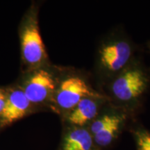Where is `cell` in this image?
<instances>
[{
  "label": "cell",
  "mask_w": 150,
  "mask_h": 150,
  "mask_svg": "<svg viewBox=\"0 0 150 150\" xmlns=\"http://www.w3.org/2000/svg\"><path fill=\"white\" fill-rule=\"evenodd\" d=\"M21 50L24 60L31 66H37L46 59L45 47L34 17L28 20L22 29Z\"/></svg>",
  "instance_id": "5b68a950"
},
{
  "label": "cell",
  "mask_w": 150,
  "mask_h": 150,
  "mask_svg": "<svg viewBox=\"0 0 150 150\" xmlns=\"http://www.w3.org/2000/svg\"><path fill=\"white\" fill-rule=\"evenodd\" d=\"M95 145L89 130L74 127L65 135L62 148L63 150H93Z\"/></svg>",
  "instance_id": "9c48e42d"
},
{
  "label": "cell",
  "mask_w": 150,
  "mask_h": 150,
  "mask_svg": "<svg viewBox=\"0 0 150 150\" xmlns=\"http://www.w3.org/2000/svg\"><path fill=\"white\" fill-rule=\"evenodd\" d=\"M134 47L127 38L112 36L101 45L98 64L106 78L111 79L131 63Z\"/></svg>",
  "instance_id": "7a4b0ae2"
},
{
  "label": "cell",
  "mask_w": 150,
  "mask_h": 150,
  "mask_svg": "<svg viewBox=\"0 0 150 150\" xmlns=\"http://www.w3.org/2000/svg\"><path fill=\"white\" fill-rule=\"evenodd\" d=\"M127 120V113L120 108L102 110L90 124L89 131L95 145L106 148L112 145L120 134Z\"/></svg>",
  "instance_id": "3957f363"
},
{
  "label": "cell",
  "mask_w": 150,
  "mask_h": 150,
  "mask_svg": "<svg viewBox=\"0 0 150 150\" xmlns=\"http://www.w3.org/2000/svg\"><path fill=\"white\" fill-rule=\"evenodd\" d=\"M137 150H150V131L143 127L133 130Z\"/></svg>",
  "instance_id": "30bf717a"
},
{
  "label": "cell",
  "mask_w": 150,
  "mask_h": 150,
  "mask_svg": "<svg viewBox=\"0 0 150 150\" xmlns=\"http://www.w3.org/2000/svg\"><path fill=\"white\" fill-rule=\"evenodd\" d=\"M148 74L139 65L131 64L110 79L109 91L117 103L127 106L134 104L147 91Z\"/></svg>",
  "instance_id": "6da1fadb"
},
{
  "label": "cell",
  "mask_w": 150,
  "mask_h": 150,
  "mask_svg": "<svg viewBox=\"0 0 150 150\" xmlns=\"http://www.w3.org/2000/svg\"><path fill=\"white\" fill-rule=\"evenodd\" d=\"M54 93V100L60 109L69 112L81 99L88 97L101 96L94 91L83 78L71 76L61 82Z\"/></svg>",
  "instance_id": "277c9868"
},
{
  "label": "cell",
  "mask_w": 150,
  "mask_h": 150,
  "mask_svg": "<svg viewBox=\"0 0 150 150\" xmlns=\"http://www.w3.org/2000/svg\"><path fill=\"white\" fill-rule=\"evenodd\" d=\"M31 104L23 90L11 91L7 95L6 104L1 116L2 125H9L21 119L29 111Z\"/></svg>",
  "instance_id": "ba28073f"
},
{
  "label": "cell",
  "mask_w": 150,
  "mask_h": 150,
  "mask_svg": "<svg viewBox=\"0 0 150 150\" xmlns=\"http://www.w3.org/2000/svg\"><path fill=\"white\" fill-rule=\"evenodd\" d=\"M7 95H6L2 90L0 89V117L2 115L4 110L6 104Z\"/></svg>",
  "instance_id": "8fae6325"
},
{
  "label": "cell",
  "mask_w": 150,
  "mask_h": 150,
  "mask_svg": "<svg viewBox=\"0 0 150 150\" xmlns=\"http://www.w3.org/2000/svg\"><path fill=\"white\" fill-rule=\"evenodd\" d=\"M102 95L88 97L80 101L67 114V120L71 125L76 127H83L91 124L102 110L106 101Z\"/></svg>",
  "instance_id": "52a82bcc"
},
{
  "label": "cell",
  "mask_w": 150,
  "mask_h": 150,
  "mask_svg": "<svg viewBox=\"0 0 150 150\" xmlns=\"http://www.w3.org/2000/svg\"><path fill=\"white\" fill-rule=\"evenodd\" d=\"M57 88L52 73L40 69L29 76L22 88L31 104H41L54 96Z\"/></svg>",
  "instance_id": "8992f818"
}]
</instances>
